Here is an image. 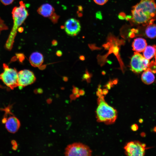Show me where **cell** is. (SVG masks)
<instances>
[{
	"instance_id": "cell-10",
	"label": "cell",
	"mask_w": 156,
	"mask_h": 156,
	"mask_svg": "<svg viewBox=\"0 0 156 156\" xmlns=\"http://www.w3.org/2000/svg\"><path fill=\"white\" fill-rule=\"evenodd\" d=\"M5 127L10 132L14 133L18 129L20 126V122L18 119L14 116L10 117L5 122Z\"/></svg>"
},
{
	"instance_id": "cell-23",
	"label": "cell",
	"mask_w": 156,
	"mask_h": 156,
	"mask_svg": "<svg viewBox=\"0 0 156 156\" xmlns=\"http://www.w3.org/2000/svg\"><path fill=\"white\" fill-rule=\"evenodd\" d=\"M56 54L57 56L58 57H60L62 55V53L61 51L60 50H58L57 51Z\"/></svg>"
},
{
	"instance_id": "cell-6",
	"label": "cell",
	"mask_w": 156,
	"mask_h": 156,
	"mask_svg": "<svg viewBox=\"0 0 156 156\" xmlns=\"http://www.w3.org/2000/svg\"><path fill=\"white\" fill-rule=\"evenodd\" d=\"M149 60L139 53L135 52L131 59V70L135 73H140L146 70L149 65Z\"/></svg>"
},
{
	"instance_id": "cell-16",
	"label": "cell",
	"mask_w": 156,
	"mask_h": 156,
	"mask_svg": "<svg viewBox=\"0 0 156 156\" xmlns=\"http://www.w3.org/2000/svg\"><path fill=\"white\" fill-rule=\"evenodd\" d=\"M143 52L144 57L149 60L152 59L155 56V49L153 45L147 46Z\"/></svg>"
},
{
	"instance_id": "cell-18",
	"label": "cell",
	"mask_w": 156,
	"mask_h": 156,
	"mask_svg": "<svg viewBox=\"0 0 156 156\" xmlns=\"http://www.w3.org/2000/svg\"><path fill=\"white\" fill-rule=\"evenodd\" d=\"M108 0H93L94 1L96 4L100 5H103L106 3Z\"/></svg>"
},
{
	"instance_id": "cell-19",
	"label": "cell",
	"mask_w": 156,
	"mask_h": 156,
	"mask_svg": "<svg viewBox=\"0 0 156 156\" xmlns=\"http://www.w3.org/2000/svg\"><path fill=\"white\" fill-rule=\"evenodd\" d=\"M0 1L4 5H7L12 4L14 0H0Z\"/></svg>"
},
{
	"instance_id": "cell-2",
	"label": "cell",
	"mask_w": 156,
	"mask_h": 156,
	"mask_svg": "<svg viewBox=\"0 0 156 156\" xmlns=\"http://www.w3.org/2000/svg\"><path fill=\"white\" fill-rule=\"evenodd\" d=\"M98 94V105L96 112L97 120L107 124H112L117 118V112L105 101L103 96L100 92Z\"/></svg>"
},
{
	"instance_id": "cell-3",
	"label": "cell",
	"mask_w": 156,
	"mask_h": 156,
	"mask_svg": "<svg viewBox=\"0 0 156 156\" xmlns=\"http://www.w3.org/2000/svg\"><path fill=\"white\" fill-rule=\"evenodd\" d=\"M19 4V7H15L13 8L12 12L14 25L7 41L10 44H13L17 29L18 27L23 23L29 15L25 4L23 2L21 1Z\"/></svg>"
},
{
	"instance_id": "cell-27",
	"label": "cell",
	"mask_w": 156,
	"mask_h": 156,
	"mask_svg": "<svg viewBox=\"0 0 156 156\" xmlns=\"http://www.w3.org/2000/svg\"><path fill=\"white\" fill-rule=\"evenodd\" d=\"M63 80L65 81H68V79L66 77H63Z\"/></svg>"
},
{
	"instance_id": "cell-1",
	"label": "cell",
	"mask_w": 156,
	"mask_h": 156,
	"mask_svg": "<svg viewBox=\"0 0 156 156\" xmlns=\"http://www.w3.org/2000/svg\"><path fill=\"white\" fill-rule=\"evenodd\" d=\"M132 21L143 26L153 23L156 19V3L155 0H140L133 7Z\"/></svg>"
},
{
	"instance_id": "cell-13",
	"label": "cell",
	"mask_w": 156,
	"mask_h": 156,
	"mask_svg": "<svg viewBox=\"0 0 156 156\" xmlns=\"http://www.w3.org/2000/svg\"><path fill=\"white\" fill-rule=\"evenodd\" d=\"M29 60L31 64L34 67L41 66L43 62L44 57L40 53L36 52L32 53L30 55Z\"/></svg>"
},
{
	"instance_id": "cell-21",
	"label": "cell",
	"mask_w": 156,
	"mask_h": 156,
	"mask_svg": "<svg viewBox=\"0 0 156 156\" xmlns=\"http://www.w3.org/2000/svg\"><path fill=\"white\" fill-rule=\"evenodd\" d=\"M131 129L134 131H136L138 129V126L136 124H133L131 126Z\"/></svg>"
},
{
	"instance_id": "cell-17",
	"label": "cell",
	"mask_w": 156,
	"mask_h": 156,
	"mask_svg": "<svg viewBox=\"0 0 156 156\" xmlns=\"http://www.w3.org/2000/svg\"><path fill=\"white\" fill-rule=\"evenodd\" d=\"M8 29V27L4 23V21L0 17V34L1 31Z\"/></svg>"
},
{
	"instance_id": "cell-5",
	"label": "cell",
	"mask_w": 156,
	"mask_h": 156,
	"mask_svg": "<svg viewBox=\"0 0 156 156\" xmlns=\"http://www.w3.org/2000/svg\"><path fill=\"white\" fill-rule=\"evenodd\" d=\"M64 154L66 156H90L92 151L87 145L79 142L68 145L65 149Z\"/></svg>"
},
{
	"instance_id": "cell-24",
	"label": "cell",
	"mask_w": 156,
	"mask_h": 156,
	"mask_svg": "<svg viewBox=\"0 0 156 156\" xmlns=\"http://www.w3.org/2000/svg\"><path fill=\"white\" fill-rule=\"evenodd\" d=\"M57 41L55 40H53L52 42V45L53 46H56L57 44Z\"/></svg>"
},
{
	"instance_id": "cell-14",
	"label": "cell",
	"mask_w": 156,
	"mask_h": 156,
	"mask_svg": "<svg viewBox=\"0 0 156 156\" xmlns=\"http://www.w3.org/2000/svg\"><path fill=\"white\" fill-rule=\"evenodd\" d=\"M153 72L148 68L144 70L141 76V79L145 84L149 85L153 83L155 79Z\"/></svg>"
},
{
	"instance_id": "cell-15",
	"label": "cell",
	"mask_w": 156,
	"mask_h": 156,
	"mask_svg": "<svg viewBox=\"0 0 156 156\" xmlns=\"http://www.w3.org/2000/svg\"><path fill=\"white\" fill-rule=\"evenodd\" d=\"M146 26L145 30L146 36L151 39L156 38V25L153 23Z\"/></svg>"
},
{
	"instance_id": "cell-26",
	"label": "cell",
	"mask_w": 156,
	"mask_h": 156,
	"mask_svg": "<svg viewBox=\"0 0 156 156\" xmlns=\"http://www.w3.org/2000/svg\"><path fill=\"white\" fill-rule=\"evenodd\" d=\"M18 30L19 32H22L23 31V28L22 27H20L18 28Z\"/></svg>"
},
{
	"instance_id": "cell-29",
	"label": "cell",
	"mask_w": 156,
	"mask_h": 156,
	"mask_svg": "<svg viewBox=\"0 0 156 156\" xmlns=\"http://www.w3.org/2000/svg\"><path fill=\"white\" fill-rule=\"evenodd\" d=\"M139 121L140 123H142L143 121V120L142 119H140L139 120Z\"/></svg>"
},
{
	"instance_id": "cell-11",
	"label": "cell",
	"mask_w": 156,
	"mask_h": 156,
	"mask_svg": "<svg viewBox=\"0 0 156 156\" xmlns=\"http://www.w3.org/2000/svg\"><path fill=\"white\" fill-rule=\"evenodd\" d=\"M37 12L45 17H50L54 13V9L51 5L45 3L42 5L38 9Z\"/></svg>"
},
{
	"instance_id": "cell-7",
	"label": "cell",
	"mask_w": 156,
	"mask_h": 156,
	"mask_svg": "<svg viewBox=\"0 0 156 156\" xmlns=\"http://www.w3.org/2000/svg\"><path fill=\"white\" fill-rule=\"evenodd\" d=\"M146 145L137 141L128 143L124 149L127 155L131 156H142L145 154Z\"/></svg>"
},
{
	"instance_id": "cell-22",
	"label": "cell",
	"mask_w": 156,
	"mask_h": 156,
	"mask_svg": "<svg viewBox=\"0 0 156 156\" xmlns=\"http://www.w3.org/2000/svg\"><path fill=\"white\" fill-rule=\"evenodd\" d=\"M118 17L120 19H124L125 18V14L123 13H120L118 16Z\"/></svg>"
},
{
	"instance_id": "cell-12",
	"label": "cell",
	"mask_w": 156,
	"mask_h": 156,
	"mask_svg": "<svg viewBox=\"0 0 156 156\" xmlns=\"http://www.w3.org/2000/svg\"><path fill=\"white\" fill-rule=\"evenodd\" d=\"M147 46L146 40L142 38L135 39L133 42L132 45L133 50L138 53L143 52Z\"/></svg>"
},
{
	"instance_id": "cell-9",
	"label": "cell",
	"mask_w": 156,
	"mask_h": 156,
	"mask_svg": "<svg viewBox=\"0 0 156 156\" xmlns=\"http://www.w3.org/2000/svg\"><path fill=\"white\" fill-rule=\"evenodd\" d=\"M64 27L67 34L72 36L77 35L81 29L79 22L73 18H70L67 20L65 23Z\"/></svg>"
},
{
	"instance_id": "cell-20",
	"label": "cell",
	"mask_w": 156,
	"mask_h": 156,
	"mask_svg": "<svg viewBox=\"0 0 156 156\" xmlns=\"http://www.w3.org/2000/svg\"><path fill=\"white\" fill-rule=\"evenodd\" d=\"M50 17L51 21L54 23H56L57 21L59 18L58 16L54 13Z\"/></svg>"
},
{
	"instance_id": "cell-8",
	"label": "cell",
	"mask_w": 156,
	"mask_h": 156,
	"mask_svg": "<svg viewBox=\"0 0 156 156\" xmlns=\"http://www.w3.org/2000/svg\"><path fill=\"white\" fill-rule=\"evenodd\" d=\"M34 73L28 70L20 71L18 73V85L20 88L31 84L36 81Z\"/></svg>"
},
{
	"instance_id": "cell-4",
	"label": "cell",
	"mask_w": 156,
	"mask_h": 156,
	"mask_svg": "<svg viewBox=\"0 0 156 156\" xmlns=\"http://www.w3.org/2000/svg\"><path fill=\"white\" fill-rule=\"evenodd\" d=\"M3 72L0 74V79L11 89L18 86V73L15 68H10L3 64Z\"/></svg>"
},
{
	"instance_id": "cell-28",
	"label": "cell",
	"mask_w": 156,
	"mask_h": 156,
	"mask_svg": "<svg viewBox=\"0 0 156 156\" xmlns=\"http://www.w3.org/2000/svg\"><path fill=\"white\" fill-rule=\"evenodd\" d=\"M79 58L81 60H83L84 59V57L83 56H81Z\"/></svg>"
},
{
	"instance_id": "cell-25",
	"label": "cell",
	"mask_w": 156,
	"mask_h": 156,
	"mask_svg": "<svg viewBox=\"0 0 156 156\" xmlns=\"http://www.w3.org/2000/svg\"><path fill=\"white\" fill-rule=\"evenodd\" d=\"M155 49V63L156 65V45H153Z\"/></svg>"
},
{
	"instance_id": "cell-30",
	"label": "cell",
	"mask_w": 156,
	"mask_h": 156,
	"mask_svg": "<svg viewBox=\"0 0 156 156\" xmlns=\"http://www.w3.org/2000/svg\"><path fill=\"white\" fill-rule=\"evenodd\" d=\"M153 131L155 132H156V127H155L153 129Z\"/></svg>"
}]
</instances>
